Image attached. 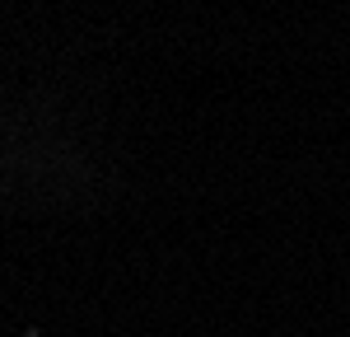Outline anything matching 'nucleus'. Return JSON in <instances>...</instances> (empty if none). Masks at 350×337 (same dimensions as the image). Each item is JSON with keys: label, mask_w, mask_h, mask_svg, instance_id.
I'll return each mask as SVG.
<instances>
[]
</instances>
